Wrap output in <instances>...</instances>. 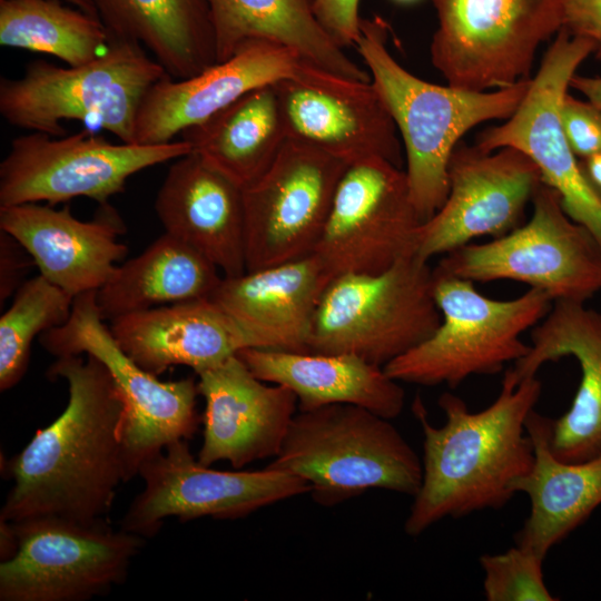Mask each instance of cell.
I'll list each match as a JSON object with an SVG mask.
<instances>
[{"label":"cell","mask_w":601,"mask_h":601,"mask_svg":"<svg viewBox=\"0 0 601 601\" xmlns=\"http://www.w3.org/2000/svg\"><path fill=\"white\" fill-rule=\"evenodd\" d=\"M47 375L66 381L68 403L6 462L13 485L0 520H105L118 486L126 482L121 392L107 367L91 355L57 357Z\"/></svg>","instance_id":"1"},{"label":"cell","mask_w":601,"mask_h":601,"mask_svg":"<svg viewBox=\"0 0 601 601\" xmlns=\"http://www.w3.org/2000/svg\"><path fill=\"white\" fill-rule=\"evenodd\" d=\"M541 391L535 376L515 384L505 372L500 394L480 412H470L461 397L443 393L442 426L432 425L421 400L414 401L423 432L422 483L404 523L407 535L418 536L449 516L500 509L511 500L514 482L534 462L525 422Z\"/></svg>","instance_id":"2"},{"label":"cell","mask_w":601,"mask_h":601,"mask_svg":"<svg viewBox=\"0 0 601 601\" xmlns=\"http://www.w3.org/2000/svg\"><path fill=\"white\" fill-rule=\"evenodd\" d=\"M387 38L383 18H362L355 48L400 134L411 198L424 223L447 197L449 161L462 136L484 121L510 118L531 78L491 92L434 85L405 70L388 51Z\"/></svg>","instance_id":"3"},{"label":"cell","mask_w":601,"mask_h":601,"mask_svg":"<svg viewBox=\"0 0 601 601\" xmlns=\"http://www.w3.org/2000/svg\"><path fill=\"white\" fill-rule=\"evenodd\" d=\"M390 421L352 404L298 410L266 467L306 481L324 506L372 489L414 496L422 461Z\"/></svg>","instance_id":"4"},{"label":"cell","mask_w":601,"mask_h":601,"mask_svg":"<svg viewBox=\"0 0 601 601\" xmlns=\"http://www.w3.org/2000/svg\"><path fill=\"white\" fill-rule=\"evenodd\" d=\"M167 76L132 40L110 37L107 51L81 66L30 62L22 77L0 80V114L12 126L55 137L62 120L102 128L136 144V121L149 89Z\"/></svg>","instance_id":"5"},{"label":"cell","mask_w":601,"mask_h":601,"mask_svg":"<svg viewBox=\"0 0 601 601\" xmlns=\"http://www.w3.org/2000/svg\"><path fill=\"white\" fill-rule=\"evenodd\" d=\"M433 272L441 323L430 337L384 366L388 376L456 387L470 376L496 374L529 353L521 335L548 314L550 295L529 288L512 299H494L471 280Z\"/></svg>","instance_id":"6"},{"label":"cell","mask_w":601,"mask_h":601,"mask_svg":"<svg viewBox=\"0 0 601 601\" xmlns=\"http://www.w3.org/2000/svg\"><path fill=\"white\" fill-rule=\"evenodd\" d=\"M433 286V267L416 254L378 274L334 277L314 315L309 352L351 354L384 367L440 325Z\"/></svg>","instance_id":"7"},{"label":"cell","mask_w":601,"mask_h":601,"mask_svg":"<svg viewBox=\"0 0 601 601\" xmlns=\"http://www.w3.org/2000/svg\"><path fill=\"white\" fill-rule=\"evenodd\" d=\"M532 203L526 224L443 255L434 270L473 283L515 280L545 292L553 302H585L601 290V245L565 213L550 186L542 183Z\"/></svg>","instance_id":"8"},{"label":"cell","mask_w":601,"mask_h":601,"mask_svg":"<svg viewBox=\"0 0 601 601\" xmlns=\"http://www.w3.org/2000/svg\"><path fill=\"white\" fill-rule=\"evenodd\" d=\"M431 60L447 85L486 91L530 77L539 46L563 28L566 0H432Z\"/></svg>","instance_id":"9"},{"label":"cell","mask_w":601,"mask_h":601,"mask_svg":"<svg viewBox=\"0 0 601 601\" xmlns=\"http://www.w3.org/2000/svg\"><path fill=\"white\" fill-rule=\"evenodd\" d=\"M104 321L97 290L79 294L69 319L41 334L39 343L56 357L95 356L114 377L125 402L122 449L128 482L167 445L194 437L200 423L199 392L194 377L160 381L144 370L119 346Z\"/></svg>","instance_id":"10"},{"label":"cell","mask_w":601,"mask_h":601,"mask_svg":"<svg viewBox=\"0 0 601 601\" xmlns=\"http://www.w3.org/2000/svg\"><path fill=\"white\" fill-rule=\"evenodd\" d=\"M18 546L0 562V601H86L121 584L145 538L108 521H10Z\"/></svg>","instance_id":"11"},{"label":"cell","mask_w":601,"mask_h":601,"mask_svg":"<svg viewBox=\"0 0 601 601\" xmlns=\"http://www.w3.org/2000/svg\"><path fill=\"white\" fill-rule=\"evenodd\" d=\"M191 152L184 140L159 145L114 144L87 130L55 137L14 138L0 164V206L87 197L99 205L125 190L135 174Z\"/></svg>","instance_id":"12"},{"label":"cell","mask_w":601,"mask_h":601,"mask_svg":"<svg viewBox=\"0 0 601 601\" xmlns=\"http://www.w3.org/2000/svg\"><path fill=\"white\" fill-rule=\"evenodd\" d=\"M422 221L405 170L382 158L348 164L314 249L332 278L378 274L415 254Z\"/></svg>","instance_id":"13"},{"label":"cell","mask_w":601,"mask_h":601,"mask_svg":"<svg viewBox=\"0 0 601 601\" xmlns=\"http://www.w3.org/2000/svg\"><path fill=\"white\" fill-rule=\"evenodd\" d=\"M138 475L145 485L125 513L121 528L142 538L156 535L170 516L180 522L205 516L235 520L311 492L303 479L268 467L231 472L203 465L187 440L173 442L147 460Z\"/></svg>","instance_id":"14"},{"label":"cell","mask_w":601,"mask_h":601,"mask_svg":"<svg viewBox=\"0 0 601 601\" xmlns=\"http://www.w3.org/2000/svg\"><path fill=\"white\" fill-rule=\"evenodd\" d=\"M594 45L561 29L514 114L483 130L476 146L484 151L513 147L538 166L542 181L558 191L565 213L601 245V200L587 184L561 122V104L580 65Z\"/></svg>","instance_id":"15"},{"label":"cell","mask_w":601,"mask_h":601,"mask_svg":"<svg viewBox=\"0 0 601 601\" xmlns=\"http://www.w3.org/2000/svg\"><path fill=\"white\" fill-rule=\"evenodd\" d=\"M347 165L286 139L268 169L243 189L246 272L314 253Z\"/></svg>","instance_id":"16"},{"label":"cell","mask_w":601,"mask_h":601,"mask_svg":"<svg viewBox=\"0 0 601 601\" xmlns=\"http://www.w3.org/2000/svg\"><path fill=\"white\" fill-rule=\"evenodd\" d=\"M449 194L417 229L415 254L430 262L471 240L502 237L520 226L543 183L534 161L513 147L484 151L457 144L447 167Z\"/></svg>","instance_id":"17"},{"label":"cell","mask_w":601,"mask_h":601,"mask_svg":"<svg viewBox=\"0 0 601 601\" xmlns=\"http://www.w3.org/2000/svg\"><path fill=\"white\" fill-rule=\"evenodd\" d=\"M287 138L346 164L382 158L402 168L400 134L372 81L345 78L304 61L273 83Z\"/></svg>","instance_id":"18"},{"label":"cell","mask_w":601,"mask_h":601,"mask_svg":"<svg viewBox=\"0 0 601 601\" xmlns=\"http://www.w3.org/2000/svg\"><path fill=\"white\" fill-rule=\"evenodd\" d=\"M197 376L205 400L198 462L211 466L228 461L238 470L274 459L298 408L295 393L256 377L237 355Z\"/></svg>","instance_id":"19"},{"label":"cell","mask_w":601,"mask_h":601,"mask_svg":"<svg viewBox=\"0 0 601 601\" xmlns=\"http://www.w3.org/2000/svg\"><path fill=\"white\" fill-rule=\"evenodd\" d=\"M304 61L285 46L250 39L242 42L228 59L196 76L174 79L167 75L142 100L136 121V144L170 142L248 91L293 78Z\"/></svg>","instance_id":"20"},{"label":"cell","mask_w":601,"mask_h":601,"mask_svg":"<svg viewBox=\"0 0 601 601\" xmlns=\"http://www.w3.org/2000/svg\"><path fill=\"white\" fill-rule=\"evenodd\" d=\"M0 230L24 247L43 277L73 297L98 290L128 252L118 240L126 226L108 203L91 220L76 218L69 206H0Z\"/></svg>","instance_id":"21"},{"label":"cell","mask_w":601,"mask_h":601,"mask_svg":"<svg viewBox=\"0 0 601 601\" xmlns=\"http://www.w3.org/2000/svg\"><path fill=\"white\" fill-rule=\"evenodd\" d=\"M565 356L578 361L581 381L570 408L552 420L550 447L559 460L582 462L601 454V313L584 302L554 300L531 331L529 353L505 372L519 384Z\"/></svg>","instance_id":"22"},{"label":"cell","mask_w":601,"mask_h":601,"mask_svg":"<svg viewBox=\"0 0 601 601\" xmlns=\"http://www.w3.org/2000/svg\"><path fill=\"white\" fill-rule=\"evenodd\" d=\"M165 233L187 244L223 276L246 272L244 190L199 155L176 159L155 198Z\"/></svg>","instance_id":"23"},{"label":"cell","mask_w":601,"mask_h":601,"mask_svg":"<svg viewBox=\"0 0 601 601\" xmlns=\"http://www.w3.org/2000/svg\"><path fill=\"white\" fill-rule=\"evenodd\" d=\"M333 278L311 254L238 276H223L210 299L250 336L253 348L308 353L322 295Z\"/></svg>","instance_id":"24"},{"label":"cell","mask_w":601,"mask_h":601,"mask_svg":"<svg viewBox=\"0 0 601 601\" xmlns=\"http://www.w3.org/2000/svg\"><path fill=\"white\" fill-rule=\"evenodd\" d=\"M109 328L119 346L157 376L178 365L197 374L253 348L242 325L210 298L127 314Z\"/></svg>","instance_id":"25"},{"label":"cell","mask_w":601,"mask_h":601,"mask_svg":"<svg viewBox=\"0 0 601 601\" xmlns=\"http://www.w3.org/2000/svg\"><path fill=\"white\" fill-rule=\"evenodd\" d=\"M237 356L256 377L290 388L300 411L352 404L392 420L404 407L400 382L355 355L245 348Z\"/></svg>","instance_id":"26"},{"label":"cell","mask_w":601,"mask_h":601,"mask_svg":"<svg viewBox=\"0 0 601 601\" xmlns=\"http://www.w3.org/2000/svg\"><path fill=\"white\" fill-rule=\"evenodd\" d=\"M551 427L552 420L534 410L528 415L525 428L534 462L512 486L514 493H525L530 500L516 544L542 558L601 504V454L582 462L559 460L550 447Z\"/></svg>","instance_id":"27"},{"label":"cell","mask_w":601,"mask_h":601,"mask_svg":"<svg viewBox=\"0 0 601 601\" xmlns=\"http://www.w3.org/2000/svg\"><path fill=\"white\" fill-rule=\"evenodd\" d=\"M110 37L140 43L174 79L217 63L208 0H92Z\"/></svg>","instance_id":"28"},{"label":"cell","mask_w":601,"mask_h":601,"mask_svg":"<svg viewBox=\"0 0 601 601\" xmlns=\"http://www.w3.org/2000/svg\"><path fill=\"white\" fill-rule=\"evenodd\" d=\"M216 36L217 61L228 59L250 39L279 43L332 73L371 81L323 29L313 0H208Z\"/></svg>","instance_id":"29"},{"label":"cell","mask_w":601,"mask_h":601,"mask_svg":"<svg viewBox=\"0 0 601 601\" xmlns=\"http://www.w3.org/2000/svg\"><path fill=\"white\" fill-rule=\"evenodd\" d=\"M220 270L197 250L164 234L141 254L117 265L97 290L102 318L117 317L194 299L209 298Z\"/></svg>","instance_id":"30"},{"label":"cell","mask_w":601,"mask_h":601,"mask_svg":"<svg viewBox=\"0 0 601 601\" xmlns=\"http://www.w3.org/2000/svg\"><path fill=\"white\" fill-rule=\"evenodd\" d=\"M180 137L243 189L268 169L287 139L273 85L248 91Z\"/></svg>","instance_id":"31"},{"label":"cell","mask_w":601,"mask_h":601,"mask_svg":"<svg viewBox=\"0 0 601 601\" xmlns=\"http://www.w3.org/2000/svg\"><path fill=\"white\" fill-rule=\"evenodd\" d=\"M99 18L59 0H0V45L55 56L70 67L86 65L109 46Z\"/></svg>","instance_id":"32"},{"label":"cell","mask_w":601,"mask_h":601,"mask_svg":"<svg viewBox=\"0 0 601 601\" xmlns=\"http://www.w3.org/2000/svg\"><path fill=\"white\" fill-rule=\"evenodd\" d=\"M73 298L41 274L18 288L10 307L0 317L1 391L22 380L33 339L69 319Z\"/></svg>","instance_id":"33"},{"label":"cell","mask_w":601,"mask_h":601,"mask_svg":"<svg viewBox=\"0 0 601 601\" xmlns=\"http://www.w3.org/2000/svg\"><path fill=\"white\" fill-rule=\"evenodd\" d=\"M483 591L487 601H554L543 575L544 558L515 545L497 554H483Z\"/></svg>","instance_id":"34"},{"label":"cell","mask_w":601,"mask_h":601,"mask_svg":"<svg viewBox=\"0 0 601 601\" xmlns=\"http://www.w3.org/2000/svg\"><path fill=\"white\" fill-rule=\"evenodd\" d=\"M560 114L566 140L578 159L601 151V112L590 101L566 92Z\"/></svg>","instance_id":"35"},{"label":"cell","mask_w":601,"mask_h":601,"mask_svg":"<svg viewBox=\"0 0 601 601\" xmlns=\"http://www.w3.org/2000/svg\"><path fill=\"white\" fill-rule=\"evenodd\" d=\"M359 0H313L314 14L342 48L356 45L362 18L358 14Z\"/></svg>","instance_id":"36"},{"label":"cell","mask_w":601,"mask_h":601,"mask_svg":"<svg viewBox=\"0 0 601 601\" xmlns=\"http://www.w3.org/2000/svg\"><path fill=\"white\" fill-rule=\"evenodd\" d=\"M31 264L30 254L11 235L0 230V300L14 295L26 282L23 275Z\"/></svg>","instance_id":"37"},{"label":"cell","mask_w":601,"mask_h":601,"mask_svg":"<svg viewBox=\"0 0 601 601\" xmlns=\"http://www.w3.org/2000/svg\"><path fill=\"white\" fill-rule=\"evenodd\" d=\"M563 29L590 40L593 55L601 59V0H566Z\"/></svg>","instance_id":"38"},{"label":"cell","mask_w":601,"mask_h":601,"mask_svg":"<svg viewBox=\"0 0 601 601\" xmlns=\"http://www.w3.org/2000/svg\"><path fill=\"white\" fill-rule=\"evenodd\" d=\"M579 166L587 184L601 200V151L579 159Z\"/></svg>","instance_id":"39"},{"label":"cell","mask_w":601,"mask_h":601,"mask_svg":"<svg viewBox=\"0 0 601 601\" xmlns=\"http://www.w3.org/2000/svg\"><path fill=\"white\" fill-rule=\"evenodd\" d=\"M570 87L583 93L587 100L601 112V77H584L575 73L570 81Z\"/></svg>","instance_id":"40"},{"label":"cell","mask_w":601,"mask_h":601,"mask_svg":"<svg viewBox=\"0 0 601 601\" xmlns=\"http://www.w3.org/2000/svg\"><path fill=\"white\" fill-rule=\"evenodd\" d=\"M18 539L10 521L0 520V560L7 561L17 552Z\"/></svg>","instance_id":"41"},{"label":"cell","mask_w":601,"mask_h":601,"mask_svg":"<svg viewBox=\"0 0 601 601\" xmlns=\"http://www.w3.org/2000/svg\"><path fill=\"white\" fill-rule=\"evenodd\" d=\"M66 1H68L76 8L82 10L83 12L99 18L92 0H66Z\"/></svg>","instance_id":"42"},{"label":"cell","mask_w":601,"mask_h":601,"mask_svg":"<svg viewBox=\"0 0 601 601\" xmlns=\"http://www.w3.org/2000/svg\"><path fill=\"white\" fill-rule=\"evenodd\" d=\"M392 1H394V2H396L398 4H412V3H415V2H417L420 0H392Z\"/></svg>","instance_id":"43"}]
</instances>
